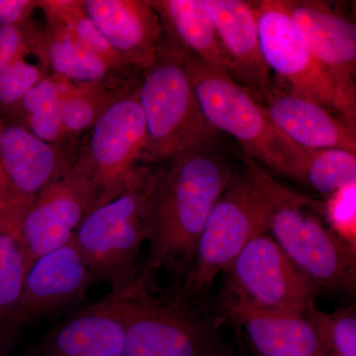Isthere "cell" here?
<instances>
[{
	"mask_svg": "<svg viewBox=\"0 0 356 356\" xmlns=\"http://www.w3.org/2000/svg\"><path fill=\"white\" fill-rule=\"evenodd\" d=\"M3 123L20 126L44 142L65 145L60 79L54 76L44 77L21 98Z\"/></svg>",
	"mask_w": 356,
	"mask_h": 356,
	"instance_id": "cell-25",
	"label": "cell"
},
{
	"mask_svg": "<svg viewBox=\"0 0 356 356\" xmlns=\"http://www.w3.org/2000/svg\"><path fill=\"white\" fill-rule=\"evenodd\" d=\"M168 163L159 168L149 257L136 281L147 289L161 269L188 274L211 211L236 168L219 138Z\"/></svg>",
	"mask_w": 356,
	"mask_h": 356,
	"instance_id": "cell-1",
	"label": "cell"
},
{
	"mask_svg": "<svg viewBox=\"0 0 356 356\" xmlns=\"http://www.w3.org/2000/svg\"><path fill=\"white\" fill-rule=\"evenodd\" d=\"M125 323L108 295L70 314L44 337L40 356H121Z\"/></svg>",
	"mask_w": 356,
	"mask_h": 356,
	"instance_id": "cell-18",
	"label": "cell"
},
{
	"mask_svg": "<svg viewBox=\"0 0 356 356\" xmlns=\"http://www.w3.org/2000/svg\"><path fill=\"white\" fill-rule=\"evenodd\" d=\"M235 172L211 211L199 240L195 261L185 276L179 298L194 300L227 271L248 243L268 233L276 208L294 195L257 161L238 154Z\"/></svg>",
	"mask_w": 356,
	"mask_h": 356,
	"instance_id": "cell-2",
	"label": "cell"
},
{
	"mask_svg": "<svg viewBox=\"0 0 356 356\" xmlns=\"http://www.w3.org/2000/svg\"><path fill=\"white\" fill-rule=\"evenodd\" d=\"M235 305L305 317L322 293L267 234L248 243L229 267Z\"/></svg>",
	"mask_w": 356,
	"mask_h": 356,
	"instance_id": "cell-10",
	"label": "cell"
},
{
	"mask_svg": "<svg viewBox=\"0 0 356 356\" xmlns=\"http://www.w3.org/2000/svg\"><path fill=\"white\" fill-rule=\"evenodd\" d=\"M29 203L18 201L0 211V324L19 298L29 270L20 236L21 219Z\"/></svg>",
	"mask_w": 356,
	"mask_h": 356,
	"instance_id": "cell-24",
	"label": "cell"
},
{
	"mask_svg": "<svg viewBox=\"0 0 356 356\" xmlns=\"http://www.w3.org/2000/svg\"><path fill=\"white\" fill-rule=\"evenodd\" d=\"M151 2L161 16L168 37L211 69L232 79L228 60L204 0Z\"/></svg>",
	"mask_w": 356,
	"mask_h": 356,
	"instance_id": "cell-20",
	"label": "cell"
},
{
	"mask_svg": "<svg viewBox=\"0 0 356 356\" xmlns=\"http://www.w3.org/2000/svg\"><path fill=\"white\" fill-rule=\"evenodd\" d=\"M227 316L243 327L257 356H325L305 317L229 303Z\"/></svg>",
	"mask_w": 356,
	"mask_h": 356,
	"instance_id": "cell-19",
	"label": "cell"
},
{
	"mask_svg": "<svg viewBox=\"0 0 356 356\" xmlns=\"http://www.w3.org/2000/svg\"><path fill=\"white\" fill-rule=\"evenodd\" d=\"M324 202L294 193L274 211L268 233L321 291L353 293L356 250L325 227Z\"/></svg>",
	"mask_w": 356,
	"mask_h": 356,
	"instance_id": "cell-8",
	"label": "cell"
},
{
	"mask_svg": "<svg viewBox=\"0 0 356 356\" xmlns=\"http://www.w3.org/2000/svg\"><path fill=\"white\" fill-rule=\"evenodd\" d=\"M89 19L137 74L154 64L165 39L161 16L149 0H84Z\"/></svg>",
	"mask_w": 356,
	"mask_h": 356,
	"instance_id": "cell-13",
	"label": "cell"
},
{
	"mask_svg": "<svg viewBox=\"0 0 356 356\" xmlns=\"http://www.w3.org/2000/svg\"><path fill=\"white\" fill-rule=\"evenodd\" d=\"M98 194L88 168L77 156L72 168L44 187L26 206L20 236L28 266L72 240Z\"/></svg>",
	"mask_w": 356,
	"mask_h": 356,
	"instance_id": "cell-12",
	"label": "cell"
},
{
	"mask_svg": "<svg viewBox=\"0 0 356 356\" xmlns=\"http://www.w3.org/2000/svg\"><path fill=\"white\" fill-rule=\"evenodd\" d=\"M139 83L105 110L91 129L88 147L79 152L97 191L96 207L139 186L152 172L145 163L147 128Z\"/></svg>",
	"mask_w": 356,
	"mask_h": 356,
	"instance_id": "cell-9",
	"label": "cell"
},
{
	"mask_svg": "<svg viewBox=\"0 0 356 356\" xmlns=\"http://www.w3.org/2000/svg\"><path fill=\"white\" fill-rule=\"evenodd\" d=\"M330 231L356 250V182L341 187L324 199V215Z\"/></svg>",
	"mask_w": 356,
	"mask_h": 356,
	"instance_id": "cell-28",
	"label": "cell"
},
{
	"mask_svg": "<svg viewBox=\"0 0 356 356\" xmlns=\"http://www.w3.org/2000/svg\"><path fill=\"white\" fill-rule=\"evenodd\" d=\"M314 57L356 95V28L346 14L316 0H283Z\"/></svg>",
	"mask_w": 356,
	"mask_h": 356,
	"instance_id": "cell-14",
	"label": "cell"
},
{
	"mask_svg": "<svg viewBox=\"0 0 356 356\" xmlns=\"http://www.w3.org/2000/svg\"><path fill=\"white\" fill-rule=\"evenodd\" d=\"M95 283L74 236L67 245L40 257L26 274L15 306L0 324V356L7 355L30 325L76 308Z\"/></svg>",
	"mask_w": 356,
	"mask_h": 356,
	"instance_id": "cell-11",
	"label": "cell"
},
{
	"mask_svg": "<svg viewBox=\"0 0 356 356\" xmlns=\"http://www.w3.org/2000/svg\"><path fill=\"white\" fill-rule=\"evenodd\" d=\"M159 170L139 186L93 208L74 235L79 254L96 283L111 293L125 291L138 278L137 261L151 234L152 206Z\"/></svg>",
	"mask_w": 356,
	"mask_h": 356,
	"instance_id": "cell-6",
	"label": "cell"
},
{
	"mask_svg": "<svg viewBox=\"0 0 356 356\" xmlns=\"http://www.w3.org/2000/svg\"><path fill=\"white\" fill-rule=\"evenodd\" d=\"M37 7H39V1L0 0V28L31 22L30 17Z\"/></svg>",
	"mask_w": 356,
	"mask_h": 356,
	"instance_id": "cell-31",
	"label": "cell"
},
{
	"mask_svg": "<svg viewBox=\"0 0 356 356\" xmlns=\"http://www.w3.org/2000/svg\"><path fill=\"white\" fill-rule=\"evenodd\" d=\"M48 27L81 44L102 58L121 76L134 79L138 76L110 46L96 29L84 11L81 0H47L39 1Z\"/></svg>",
	"mask_w": 356,
	"mask_h": 356,
	"instance_id": "cell-22",
	"label": "cell"
},
{
	"mask_svg": "<svg viewBox=\"0 0 356 356\" xmlns=\"http://www.w3.org/2000/svg\"><path fill=\"white\" fill-rule=\"evenodd\" d=\"M34 26L24 25L0 28V70L26 58L32 53L31 34Z\"/></svg>",
	"mask_w": 356,
	"mask_h": 356,
	"instance_id": "cell-30",
	"label": "cell"
},
{
	"mask_svg": "<svg viewBox=\"0 0 356 356\" xmlns=\"http://www.w3.org/2000/svg\"><path fill=\"white\" fill-rule=\"evenodd\" d=\"M138 97L146 120V165L165 163L220 138L199 104L184 49L165 33L158 57L142 74Z\"/></svg>",
	"mask_w": 356,
	"mask_h": 356,
	"instance_id": "cell-5",
	"label": "cell"
},
{
	"mask_svg": "<svg viewBox=\"0 0 356 356\" xmlns=\"http://www.w3.org/2000/svg\"><path fill=\"white\" fill-rule=\"evenodd\" d=\"M184 58L187 74L210 125L218 133L233 137L242 153L271 175L303 184L310 151L288 139L247 89L185 51Z\"/></svg>",
	"mask_w": 356,
	"mask_h": 356,
	"instance_id": "cell-3",
	"label": "cell"
},
{
	"mask_svg": "<svg viewBox=\"0 0 356 356\" xmlns=\"http://www.w3.org/2000/svg\"><path fill=\"white\" fill-rule=\"evenodd\" d=\"M353 182H356V154L339 149L310 151L303 185L325 199Z\"/></svg>",
	"mask_w": 356,
	"mask_h": 356,
	"instance_id": "cell-26",
	"label": "cell"
},
{
	"mask_svg": "<svg viewBox=\"0 0 356 356\" xmlns=\"http://www.w3.org/2000/svg\"><path fill=\"white\" fill-rule=\"evenodd\" d=\"M108 296L125 323L121 356H234L222 318L192 300L154 297L138 283Z\"/></svg>",
	"mask_w": 356,
	"mask_h": 356,
	"instance_id": "cell-4",
	"label": "cell"
},
{
	"mask_svg": "<svg viewBox=\"0 0 356 356\" xmlns=\"http://www.w3.org/2000/svg\"><path fill=\"white\" fill-rule=\"evenodd\" d=\"M31 49L54 76L72 83L106 84L137 79L121 76L102 58L48 26L42 29L33 27Z\"/></svg>",
	"mask_w": 356,
	"mask_h": 356,
	"instance_id": "cell-21",
	"label": "cell"
},
{
	"mask_svg": "<svg viewBox=\"0 0 356 356\" xmlns=\"http://www.w3.org/2000/svg\"><path fill=\"white\" fill-rule=\"evenodd\" d=\"M18 201L22 200L16 197L8 180H7L6 173L0 165V211L6 209L9 206L18 202Z\"/></svg>",
	"mask_w": 356,
	"mask_h": 356,
	"instance_id": "cell-32",
	"label": "cell"
},
{
	"mask_svg": "<svg viewBox=\"0 0 356 356\" xmlns=\"http://www.w3.org/2000/svg\"><path fill=\"white\" fill-rule=\"evenodd\" d=\"M264 62L274 83L318 103L355 128L356 95L346 90L314 57L283 0L250 1Z\"/></svg>",
	"mask_w": 356,
	"mask_h": 356,
	"instance_id": "cell-7",
	"label": "cell"
},
{
	"mask_svg": "<svg viewBox=\"0 0 356 356\" xmlns=\"http://www.w3.org/2000/svg\"><path fill=\"white\" fill-rule=\"evenodd\" d=\"M46 76L43 69L30 64L26 58L0 70V121H3L21 98Z\"/></svg>",
	"mask_w": 356,
	"mask_h": 356,
	"instance_id": "cell-29",
	"label": "cell"
},
{
	"mask_svg": "<svg viewBox=\"0 0 356 356\" xmlns=\"http://www.w3.org/2000/svg\"><path fill=\"white\" fill-rule=\"evenodd\" d=\"M305 318L313 327L325 356H356L355 307L332 312L312 307Z\"/></svg>",
	"mask_w": 356,
	"mask_h": 356,
	"instance_id": "cell-27",
	"label": "cell"
},
{
	"mask_svg": "<svg viewBox=\"0 0 356 356\" xmlns=\"http://www.w3.org/2000/svg\"><path fill=\"white\" fill-rule=\"evenodd\" d=\"M77 156L65 145L44 142L20 126L0 122V165L19 200L31 202L72 168Z\"/></svg>",
	"mask_w": 356,
	"mask_h": 356,
	"instance_id": "cell-16",
	"label": "cell"
},
{
	"mask_svg": "<svg viewBox=\"0 0 356 356\" xmlns=\"http://www.w3.org/2000/svg\"><path fill=\"white\" fill-rule=\"evenodd\" d=\"M261 104L276 127L301 149H339L356 154V129L318 103L274 83Z\"/></svg>",
	"mask_w": 356,
	"mask_h": 356,
	"instance_id": "cell-17",
	"label": "cell"
},
{
	"mask_svg": "<svg viewBox=\"0 0 356 356\" xmlns=\"http://www.w3.org/2000/svg\"><path fill=\"white\" fill-rule=\"evenodd\" d=\"M60 79V116L65 140L92 129L98 119L140 79L106 84H81Z\"/></svg>",
	"mask_w": 356,
	"mask_h": 356,
	"instance_id": "cell-23",
	"label": "cell"
},
{
	"mask_svg": "<svg viewBox=\"0 0 356 356\" xmlns=\"http://www.w3.org/2000/svg\"><path fill=\"white\" fill-rule=\"evenodd\" d=\"M235 83L259 103L274 81L262 57L254 8L243 0H204Z\"/></svg>",
	"mask_w": 356,
	"mask_h": 356,
	"instance_id": "cell-15",
	"label": "cell"
}]
</instances>
